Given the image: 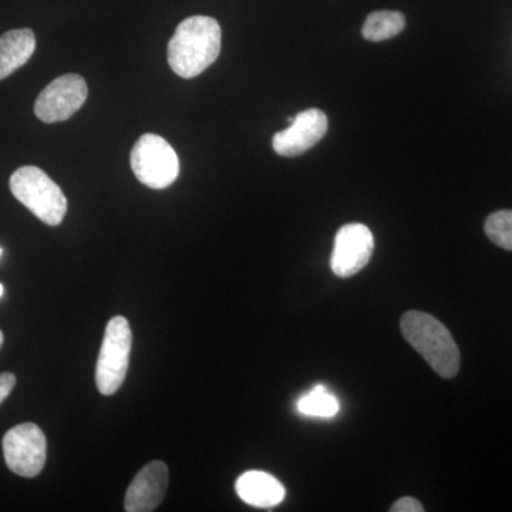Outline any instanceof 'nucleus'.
Segmentation results:
<instances>
[{"instance_id":"f257e3e1","label":"nucleus","mask_w":512,"mask_h":512,"mask_svg":"<svg viewBox=\"0 0 512 512\" xmlns=\"http://www.w3.org/2000/svg\"><path fill=\"white\" fill-rule=\"evenodd\" d=\"M221 26L210 16H192L175 29L168 43V64L178 76L192 79L205 72L221 52Z\"/></svg>"},{"instance_id":"f03ea898","label":"nucleus","mask_w":512,"mask_h":512,"mask_svg":"<svg viewBox=\"0 0 512 512\" xmlns=\"http://www.w3.org/2000/svg\"><path fill=\"white\" fill-rule=\"evenodd\" d=\"M404 339L413 346L431 369L443 379H453L460 370V350L450 330L426 312L410 311L400 320Z\"/></svg>"},{"instance_id":"7ed1b4c3","label":"nucleus","mask_w":512,"mask_h":512,"mask_svg":"<svg viewBox=\"0 0 512 512\" xmlns=\"http://www.w3.org/2000/svg\"><path fill=\"white\" fill-rule=\"evenodd\" d=\"M10 191L40 221L57 227L67 212V198L59 185L35 165H25L12 174Z\"/></svg>"},{"instance_id":"20e7f679","label":"nucleus","mask_w":512,"mask_h":512,"mask_svg":"<svg viewBox=\"0 0 512 512\" xmlns=\"http://www.w3.org/2000/svg\"><path fill=\"white\" fill-rule=\"evenodd\" d=\"M133 333L130 323L123 316H116L107 323L96 366L97 389L104 396H111L123 386L130 365Z\"/></svg>"},{"instance_id":"39448f33","label":"nucleus","mask_w":512,"mask_h":512,"mask_svg":"<svg viewBox=\"0 0 512 512\" xmlns=\"http://www.w3.org/2000/svg\"><path fill=\"white\" fill-rule=\"evenodd\" d=\"M131 170L137 180L153 190L170 187L180 174V160L174 148L156 134H144L134 144Z\"/></svg>"},{"instance_id":"423d86ee","label":"nucleus","mask_w":512,"mask_h":512,"mask_svg":"<svg viewBox=\"0 0 512 512\" xmlns=\"http://www.w3.org/2000/svg\"><path fill=\"white\" fill-rule=\"evenodd\" d=\"M46 450L45 433L33 423L19 424L3 437L6 466L20 477L33 478L42 473Z\"/></svg>"},{"instance_id":"0eeeda50","label":"nucleus","mask_w":512,"mask_h":512,"mask_svg":"<svg viewBox=\"0 0 512 512\" xmlns=\"http://www.w3.org/2000/svg\"><path fill=\"white\" fill-rule=\"evenodd\" d=\"M87 94L86 80L80 74L69 73L57 77L37 97L36 117L47 124L69 120L82 109Z\"/></svg>"},{"instance_id":"6e6552de","label":"nucleus","mask_w":512,"mask_h":512,"mask_svg":"<svg viewBox=\"0 0 512 512\" xmlns=\"http://www.w3.org/2000/svg\"><path fill=\"white\" fill-rule=\"evenodd\" d=\"M375 251V238L366 225L353 222L343 225L335 238L330 268L339 278H350L359 274Z\"/></svg>"},{"instance_id":"1a4fd4ad","label":"nucleus","mask_w":512,"mask_h":512,"mask_svg":"<svg viewBox=\"0 0 512 512\" xmlns=\"http://www.w3.org/2000/svg\"><path fill=\"white\" fill-rule=\"evenodd\" d=\"M291 126L272 138L275 153L282 157H298L311 150L328 133L329 121L319 109L302 111L289 119Z\"/></svg>"},{"instance_id":"9d476101","label":"nucleus","mask_w":512,"mask_h":512,"mask_svg":"<svg viewBox=\"0 0 512 512\" xmlns=\"http://www.w3.org/2000/svg\"><path fill=\"white\" fill-rule=\"evenodd\" d=\"M170 481V471L163 461H151L138 471L136 478L131 481L124 501L127 512L156 511L163 503Z\"/></svg>"},{"instance_id":"9b49d317","label":"nucleus","mask_w":512,"mask_h":512,"mask_svg":"<svg viewBox=\"0 0 512 512\" xmlns=\"http://www.w3.org/2000/svg\"><path fill=\"white\" fill-rule=\"evenodd\" d=\"M237 494L244 503L256 508L276 507L285 500V487L265 471H247L238 478Z\"/></svg>"},{"instance_id":"f8f14e48","label":"nucleus","mask_w":512,"mask_h":512,"mask_svg":"<svg viewBox=\"0 0 512 512\" xmlns=\"http://www.w3.org/2000/svg\"><path fill=\"white\" fill-rule=\"evenodd\" d=\"M36 49L35 33L30 29L9 30L0 36V80L25 66Z\"/></svg>"},{"instance_id":"ddd939ff","label":"nucleus","mask_w":512,"mask_h":512,"mask_svg":"<svg viewBox=\"0 0 512 512\" xmlns=\"http://www.w3.org/2000/svg\"><path fill=\"white\" fill-rule=\"evenodd\" d=\"M406 18L394 10H379L370 13L362 28V35L369 42H383L403 32Z\"/></svg>"},{"instance_id":"4468645a","label":"nucleus","mask_w":512,"mask_h":512,"mask_svg":"<svg viewBox=\"0 0 512 512\" xmlns=\"http://www.w3.org/2000/svg\"><path fill=\"white\" fill-rule=\"evenodd\" d=\"M296 407L303 416L322 417V419L335 417L340 410L339 400L322 384H318L315 389L302 396Z\"/></svg>"},{"instance_id":"2eb2a0df","label":"nucleus","mask_w":512,"mask_h":512,"mask_svg":"<svg viewBox=\"0 0 512 512\" xmlns=\"http://www.w3.org/2000/svg\"><path fill=\"white\" fill-rule=\"evenodd\" d=\"M485 234L497 247L512 251V211L494 212L484 224Z\"/></svg>"},{"instance_id":"dca6fc26","label":"nucleus","mask_w":512,"mask_h":512,"mask_svg":"<svg viewBox=\"0 0 512 512\" xmlns=\"http://www.w3.org/2000/svg\"><path fill=\"white\" fill-rule=\"evenodd\" d=\"M392 512H423L424 507L420 501L413 497H403L390 508Z\"/></svg>"},{"instance_id":"f3484780","label":"nucleus","mask_w":512,"mask_h":512,"mask_svg":"<svg viewBox=\"0 0 512 512\" xmlns=\"http://www.w3.org/2000/svg\"><path fill=\"white\" fill-rule=\"evenodd\" d=\"M16 386V376L13 373L5 372L0 375V404L8 399L9 394Z\"/></svg>"},{"instance_id":"a211bd4d","label":"nucleus","mask_w":512,"mask_h":512,"mask_svg":"<svg viewBox=\"0 0 512 512\" xmlns=\"http://www.w3.org/2000/svg\"><path fill=\"white\" fill-rule=\"evenodd\" d=\"M3 340H5V338H3V332L0 330V348H2Z\"/></svg>"},{"instance_id":"6ab92c4d","label":"nucleus","mask_w":512,"mask_h":512,"mask_svg":"<svg viewBox=\"0 0 512 512\" xmlns=\"http://www.w3.org/2000/svg\"><path fill=\"white\" fill-rule=\"evenodd\" d=\"M2 295H3V285L0 284V296H2Z\"/></svg>"},{"instance_id":"aec40b11","label":"nucleus","mask_w":512,"mask_h":512,"mask_svg":"<svg viewBox=\"0 0 512 512\" xmlns=\"http://www.w3.org/2000/svg\"><path fill=\"white\" fill-rule=\"evenodd\" d=\"M0 255H2V248H0Z\"/></svg>"}]
</instances>
